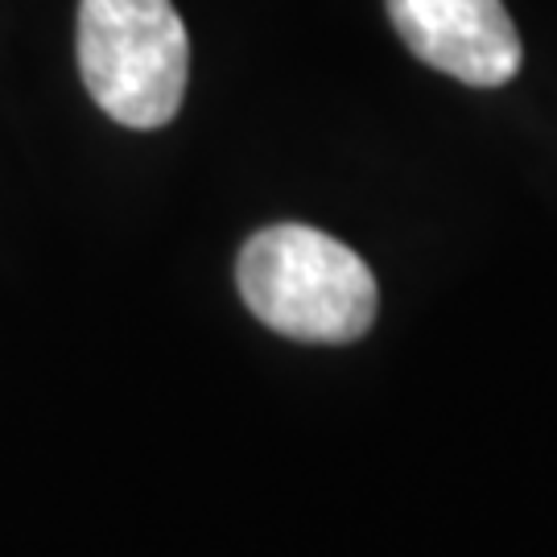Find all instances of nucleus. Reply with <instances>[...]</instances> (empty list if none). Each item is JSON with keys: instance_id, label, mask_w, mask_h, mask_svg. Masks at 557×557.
<instances>
[{"instance_id": "1", "label": "nucleus", "mask_w": 557, "mask_h": 557, "mask_svg": "<svg viewBox=\"0 0 557 557\" xmlns=\"http://www.w3.org/2000/svg\"><path fill=\"white\" fill-rule=\"evenodd\" d=\"M239 298L264 326L301 343H356L376 319V277L326 232L277 223L244 244Z\"/></svg>"}, {"instance_id": "2", "label": "nucleus", "mask_w": 557, "mask_h": 557, "mask_svg": "<svg viewBox=\"0 0 557 557\" xmlns=\"http://www.w3.org/2000/svg\"><path fill=\"white\" fill-rule=\"evenodd\" d=\"M79 71L124 128L170 124L186 96L190 41L170 0H79Z\"/></svg>"}, {"instance_id": "3", "label": "nucleus", "mask_w": 557, "mask_h": 557, "mask_svg": "<svg viewBox=\"0 0 557 557\" xmlns=\"http://www.w3.org/2000/svg\"><path fill=\"white\" fill-rule=\"evenodd\" d=\"M400 41L434 71L499 87L520 71V38L504 0H388Z\"/></svg>"}]
</instances>
